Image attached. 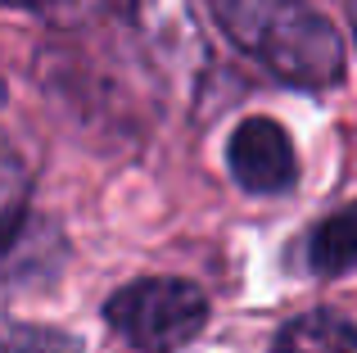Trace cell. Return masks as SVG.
Returning a JSON list of instances; mask_svg holds the SVG:
<instances>
[{
	"mask_svg": "<svg viewBox=\"0 0 357 353\" xmlns=\"http://www.w3.org/2000/svg\"><path fill=\"white\" fill-rule=\"evenodd\" d=\"M208 9L227 41L285 87L326 91L344 82V36L312 0H208Z\"/></svg>",
	"mask_w": 357,
	"mask_h": 353,
	"instance_id": "cell-1",
	"label": "cell"
},
{
	"mask_svg": "<svg viewBox=\"0 0 357 353\" xmlns=\"http://www.w3.org/2000/svg\"><path fill=\"white\" fill-rule=\"evenodd\" d=\"M109 326L140 353H172L190 345L208 322V299L199 285L176 281V276H149L131 281L105 303Z\"/></svg>",
	"mask_w": 357,
	"mask_h": 353,
	"instance_id": "cell-2",
	"label": "cell"
},
{
	"mask_svg": "<svg viewBox=\"0 0 357 353\" xmlns=\"http://www.w3.org/2000/svg\"><path fill=\"white\" fill-rule=\"evenodd\" d=\"M227 168L253 195H280L294 186V145L276 118H244L227 141Z\"/></svg>",
	"mask_w": 357,
	"mask_h": 353,
	"instance_id": "cell-3",
	"label": "cell"
},
{
	"mask_svg": "<svg viewBox=\"0 0 357 353\" xmlns=\"http://www.w3.org/2000/svg\"><path fill=\"white\" fill-rule=\"evenodd\" d=\"M271 353H357V326L335 308L298 313L276 331Z\"/></svg>",
	"mask_w": 357,
	"mask_h": 353,
	"instance_id": "cell-4",
	"label": "cell"
},
{
	"mask_svg": "<svg viewBox=\"0 0 357 353\" xmlns=\"http://www.w3.org/2000/svg\"><path fill=\"white\" fill-rule=\"evenodd\" d=\"M307 267L317 276H344L357 267V204H344L307 236Z\"/></svg>",
	"mask_w": 357,
	"mask_h": 353,
	"instance_id": "cell-5",
	"label": "cell"
},
{
	"mask_svg": "<svg viewBox=\"0 0 357 353\" xmlns=\"http://www.w3.org/2000/svg\"><path fill=\"white\" fill-rule=\"evenodd\" d=\"M27 204H32V176L14 145L0 136V258L14 249L18 231L27 227Z\"/></svg>",
	"mask_w": 357,
	"mask_h": 353,
	"instance_id": "cell-6",
	"label": "cell"
},
{
	"mask_svg": "<svg viewBox=\"0 0 357 353\" xmlns=\"http://www.w3.org/2000/svg\"><path fill=\"white\" fill-rule=\"evenodd\" d=\"M82 345L73 331H54V326H32L18 322L9 313H0V353H82Z\"/></svg>",
	"mask_w": 357,
	"mask_h": 353,
	"instance_id": "cell-7",
	"label": "cell"
},
{
	"mask_svg": "<svg viewBox=\"0 0 357 353\" xmlns=\"http://www.w3.org/2000/svg\"><path fill=\"white\" fill-rule=\"evenodd\" d=\"M0 5L36 14V18H45V23H82L100 0H0Z\"/></svg>",
	"mask_w": 357,
	"mask_h": 353,
	"instance_id": "cell-8",
	"label": "cell"
},
{
	"mask_svg": "<svg viewBox=\"0 0 357 353\" xmlns=\"http://www.w3.org/2000/svg\"><path fill=\"white\" fill-rule=\"evenodd\" d=\"M349 18H353V32H357V0H349Z\"/></svg>",
	"mask_w": 357,
	"mask_h": 353,
	"instance_id": "cell-9",
	"label": "cell"
}]
</instances>
